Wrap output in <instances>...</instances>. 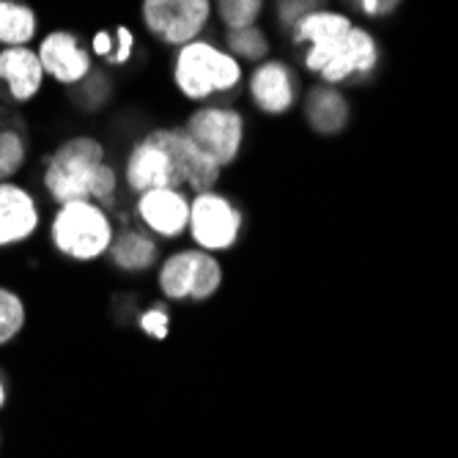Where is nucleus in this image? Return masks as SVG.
Instances as JSON below:
<instances>
[{"label":"nucleus","instance_id":"obj_1","mask_svg":"<svg viewBox=\"0 0 458 458\" xmlns=\"http://www.w3.org/2000/svg\"><path fill=\"white\" fill-rule=\"evenodd\" d=\"M121 174L132 195L157 187H179L195 195L217 190L225 171L198 148L184 127H157L132 143Z\"/></svg>","mask_w":458,"mask_h":458},{"label":"nucleus","instance_id":"obj_2","mask_svg":"<svg viewBox=\"0 0 458 458\" xmlns=\"http://www.w3.org/2000/svg\"><path fill=\"white\" fill-rule=\"evenodd\" d=\"M294 45L305 50L308 72H316L324 86H338L352 77H365L379 64V45L365 28L346 14L318 9L291 28Z\"/></svg>","mask_w":458,"mask_h":458},{"label":"nucleus","instance_id":"obj_3","mask_svg":"<svg viewBox=\"0 0 458 458\" xmlns=\"http://www.w3.org/2000/svg\"><path fill=\"white\" fill-rule=\"evenodd\" d=\"M45 190L53 203L94 200L102 209L118 206V171L107 162L105 143L91 135H74L45 157Z\"/></svg>","mask_w":458,"mask_h":458},{"label":"nucleus","instance_id":"obj_4","mask_svg":"<svg viewBox=\"0 0 458 458\" xmlns=\"http://www.w3.org/2000/svg\"><path fill=\"white\" fill-rule=\"evenodd\" d=\"M171 80L176 91L195 105H206L212 97H231L242 89V64L212 38H195L174 50Z\"/></svg>","mask_w":458,"mask_h":458},{"label":"nucleus","instance_id":"obj_5","mask_svg":"<svg viewBox=\"0 0 458 458\" xmlns=\"http://www.w3.org/2000/svg\"><path fill=\"white\" fill-rule=\"evenodd\" d=\"M50 239L61 256L77 264H91L107 256L115 239V225L99 203L72 200L58 206L50 223Z\"/></svg>","mask_w":458,"mask_h":458},{"label":"nucleus","instance_id":"obj_6","mask_svg":"<svg viewBox=\"0 0 458 458\" xmlns=\"http://www.w3.org/2000/svg\"><path fill=\"white\" fill-rule=\"evenodd\" d=\"M225 269L215 253L198 247L174 250L157 267V288L171 302H209L220 294Z\"/></svg>","mask_w":458,"mask_h":458},{"label":"nucleus","instance_id":"obj_7","mask_svg":"<svg viewBox=\"0 0 458 458\" xmlns=\"http://www.w3.org/2000/svg\"><path fill=\"white\" fill-rule=\"evenodd\" d=\"M244 217L239 206L220 190L195 192L190 198V225L187 236L192 247L206 253H228L242 239Z\"/></svg>","mask_w":458,"mask_h":458},{"label":"nucleus","instance_id":"obj_8","mask_svg":"<svg viewBox=\"0 0 458 458\" xmlns=\"http://www.w3.org/2000/svg\"><path fill=\"white\" fill-rule=\"evenodd\" d=\"M182 127L198 143V148L215 165H220L223 171L231 168L242 157L244 138H247V121L231 105H209V102L198 105Z\"/></svg>","mask_w":458,"mask_h":458},{"label":"nucleus","instance_id":"obj_9","mask_svg":"<svg viewBox=\"0 0 458 458\" xmlns=\"http://www.w3.org/2000/svg\"><path fill=\"white\" fill-rule=\"evenodd\" d=\"M215 17V0H143L140 20L162 47H182L200 38Z\"/></svg>","mask_w":458,"mask_h":458},{"label":"nucleus","instance_id":"obj_10","mask_svg":"<svg viewBox=\"0 0 458 458\" xmlns=\"http://www.w3.org/2000/svg\"><path fill=\"white\" fill-rule=\"evenodd\" d=\"M190 192L179 187H157L135 195V215L140 225L165 242L187 236L190 225Z\"/></svg>","mask_w":458,"mask_h":458},{"label":"nucleus","instance_id":"obj_11","mask_svg":"<svg viewBox=\"0 0 458 458\" xmlns=\"http://www.w3.org/2000/svg\"><path fill=\"white\" fill-rule=\"evenodd\" d=\"M38 61L45 77L55 80L58 86H80L94 72V55L89 47L80 45L72 30H50L38 41Z\"/></svg>","mask_w":458,"mask_h":458},{"label":"nucleus","instance_id":"obj_12","mask_svg":"<svg viewBox=\"0 0 458 458\" xmlns=\"http://www.w3.org/2000/svg\"><path fill=\"white\" fill-rule=\"evenodd\" d=\"M247 94H250V102L256 105L259 113L285 115L291 107L297 105V97H300L297 74L288 64L267 58V61L256 64V69L250 72Z\"/></svg>","mask_w":458,"mask_h":458},{"label":"nucleus","instance_id":"obj_13","mask_svg":"<svg viewBox=\"0 0 458 458\" xmlns=\"http://www.w3.org/2000/svg\"><path fill=\"white\" fill-rule=\"evenodd\" d=\"M41 223L38 203L17 182H0V250L36 236Z\"/></svg>","mask_w":458,"mask_h":458},{"label":"nucleus","instance_id":"obj_14","mask_svg":"<svg viewBox=\"0 0 458 458\" xmlns=\"http://www.w3.org/2000/svg\"><path fill=\"white\" fill-rule=\"evenodd\" d=\"M0 86L17 105L36 99V94L45 89V69H41L38 53L30 47L0 50Z\"/></svg>","mask_w":458,"mask_h":458},{"label":"nucleus","instance_id":"obj_15","mask_svg":"<svg viewBox=\"0 0 458 458\" xmlns=\"http://www.w3.org/2000/svg\"><path fill=\"white\" fill-rule=\"evenodd\" d=\"M162 250H159V239L151 236L146 228H121L115 231V239L107 250V259L115 269L130 272V275H140L148 272L154 267H159L162 261Z\"/></svg>","mask_w":458,"mask_h":458},{"label":"nucleus","instance_id":"obj_16","mask_svg":"<svg viewBox=\"0 0 458 458\" xmlns=\"http://www.w3.org/2000/svg\"><path fill=\"white\" fill-rule=\"evenodd\" d=\"M305 115L318 135H338L349 123V102L332 86H316L308 91Z\"/></svg>","mask_w":458,"mask_h":458},{"label":"nucleus","instance_id":"obj_17","mask_svg":"<svg viewBox=\"0 0 458 458\" xmlns=\"http://www.w3.org/2000/svg\"><path fill=\"white\" fill-rule=\"evenodd\" d=\"M36 30V12L28 4L0 0V47H28Z\"/></svg>","mask_w":458,"mask_h":458},{"label":"nucleus","instance_id":"obj_18","mask_svg":"<svg viewBox=\"0 0 458 458\" xmlns=\"http://www.w3.org/2000/svg\"><path fill=\"white\" fill-rule=\"evenodd\" d=\"M135 45H138L135 33L127 25H115L113 33L110 30H97L89 50H91L94 58H102L110 66H123V64L132 61Z\"/></svg>","mask_w":458,"mask_h":458},{"label":"nucleus","instance_id":"obj_19","mask_svg":"<svg viewBox=\"0 0 458 458\" xmlns=\"http://www.w3.org/2000/svg\"><path fill=\"white\" fill-rule=\"evenodd\" d=\"M225 50L242 64H261L269 55V38L267 33L253 25V28H242V30H225Z\"/></svg>","mask_w":458,"mask_h":458},{"label":"nucleus","instance_id":"obj_20","mask_svg":"<svg viewBox=\"0 0 458 458\" xmlns=\"http://www.w3.org/2000/svg\"><path fill=\"white\" fill-rule=\"evenodd\" d=\"M28 162V140L17 127H0V182H12Z\"/></svg>","mask_w":458,"mask_h":458},{"label":"nucleus","instance_id":"obj_21","mask_svg":"<svg viewBox=\"0 0 458 458\" xmlns=\"http://www.w3.org/2000/svg\"><path fill=\"white\" fill-rule=\"evenodd\" d=\"M264 14V0H215V17L225 30L253 28Z\"/></svg>","mask_w":458,"mask_h":458},{"label":"nucleus","instance_id":"obj_22","mask_svg":"<svg viewBox=\"0 0 458 458\" xmlns=\"http://www.w3.org/2000/svg\"><path fill=\"white\" fill-rule=\"evenodd\" d=\"M25 321H28V310L22 297L12 288H0V346L12 344L22 332Z\"/></svg>","mask_w":458,"mask_h":458},{"label":"nucleus","instance_id":"obj_23","mask_svg":"<svg viewBox=\"0 0 458 458\" xmlns=\"http://www.w3.org/2000/svg\"><path fill=\"white\" fill-rule=\"evenodd\" d=\"M138 324H140V329L146 332L148 338L165 341V338H168V332H171V313L165 310L162 305H151L138 316Z\"/></svg>","mask_w":458,"mask_h":458},{"label":"nucleus","instance_id":"obj_24","mask_svg":"<svg viewBox=\"0 0 458 458\" xmlns=\"http://www.w3.org/2000/svg\"><path fill=\"white\" fill-rule=\"evenodd\" d=\"M318 9H321V0H277V22L291 30L302 17Z\"/></svg>","mask_w":458,"mask_h":458},{"label":"nucleus","instance_id":"obj_25","mask_svg":"<svg viewBox=\"0 0 458 458\" xmlns=\"http://www.w3.org/2000/svg\"><path fill=\"white\" fill-rule=\"evenodd\" d=\"M354 4L368 14V17H377V14H387L398 6V0H354Z\"/></svg>","mask_w":458,"mask_h":458},{"label":"nucleus","instance_id":"obj_26","mask_svg":"<svg viewBox=\"0 0 458 458\" xmlns=\"http://www.w3.org/2000/svg\"><path fill=\"white\" fill-rule=\"evenodd\" d=\"M4 406H6V385L0 382V409H4Z\"/></svg>","mask_w":458,"mask_h":458}]
</instances>
